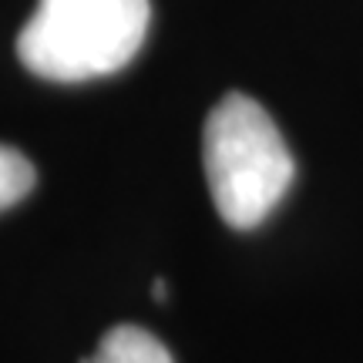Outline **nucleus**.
Returning a JSON list of instances; mask_svg holds the SVG:
<instances>
[{"label": "nucleus", "mask_w": 363, "mask_h": 363, "mask_svg": "<svg viewBox=\"0 0 363 363\" xmlns=\"http://www.w3.org/2000/svg\"><path fill=\"white\" fill-rule=\"evenodd\" d=\"M84 363H172V353L148 330L121 323L104 333L98 350L91 353Z\"/></svg>", "instance_id": "7ed1b4c3"}, {"label": "nucleus", "mask_w": 363, "mask_h": 363, "mask_svg": "<svg viewBox=\"0 0 363 363\" xmlns=\"http://www.w3.org/2000/svg\"><path fill=\"white\" fill-rule=\"evenodd\" d=\"M148 17V0H38L17 54L30 74L48 81L104 78L138 54Z\"/></svg>", "instance_id": "f03ea898"}, {"label": "nucleus", "mask_w": 363, "mask_h": 363, "mask_svg": "<svg viewBox=\"0 0 363 363\" xmlns=\"http://www.w3.org/2000/svg\"><path fill=\"white\" fill-rule=\"evenodd\" d=\"M34 165L27 162L17 148L0 145V212L17 206L30 189H34Z\"/></svg>", "instance_id": "20e7f679"}, {"label": "nucleus", "mask_w": 363, "mask_h": 363, "mask_svg": "<svg viewBox=\"0 0 363 363\" xmlns=\"http://www.w3.org/2000/svg\"><path fill=\"white\" fill-rule=\"evenodd\" d=\"M202 165L219 216L233 229L259 225L293 182V155L266 108L225 94L202 131Z\"/></svg>", "instance_id": "f257e3e1"}]
</instances>
